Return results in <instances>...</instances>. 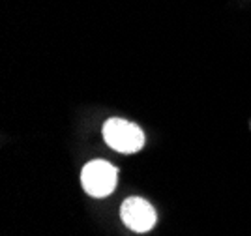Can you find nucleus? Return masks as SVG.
Instances as JSON below:
<instances>
[{
  "mask_svg": "<svg viewBox=\"0 0 251 236\" xmlns=\"http://www.w3.org/2000/svg\"><path fill=\"white\" fill-rule=\"evenodd\" d=\"M116 182H118V171L105 159H96L86 163L81 173L83 189L92 197L111 195L115 191Z\"/></svg>",
  "mask_w": 251,
  "mask_h": 236,
  "instance_id": "2",
  "label": "nucleus"
},
{
  "mask_svg": "<svg viewBox=\"0 0 251 236\" xmlns=\"http://www.w3.org/2000/svg\"><path fill=\"white\" fill-rule=\"evenodd\" d=\"M120 217L124 225L135 233H147L156 225V210L147 199L129 197L120 208Z\"/></svg>",
  "mask_w": 251,
  "mask_h": 236,
  "instance_id": "3",
  "label": "nucleus"
},
{
  "mask_svg": "<svg viewBox=\"0 0 251 236\" xmlns=\"http://www.w3.org/2000/svg\"><path fill=\"white\" fill-rule=\"evenodd\" d=\"M103 139L113 150L135 154L145 146V133L137 124L122 118H109L103 126Z\"/></svg>",
  "mask_w": 251,
  "mask_h": 236,
  "instance_id": "1",
  "label": "nucleus"
}]
</instances>
